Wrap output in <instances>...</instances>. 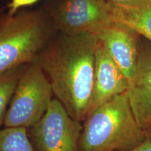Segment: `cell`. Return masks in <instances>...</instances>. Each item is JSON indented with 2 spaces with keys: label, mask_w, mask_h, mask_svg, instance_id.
Masks as SVG:
<instances>
[{
  "label": "cell",
  "mask_w": 151,
  "mask_h": 151,
  "mask_svg": "<svg viewBox=\"0 0 151 151\" xmlns=\"http://www.w3.org/2000/svg\"><path fill=\"white\" fill-rule=\"evenodd\" d=\"M97 43L92 33L56 32L33 61L48 77L55 99L81 122L91 107Z\"/></svg>",
  "instance_id": "1"
},
{
  "label": "cell",
  "mask_w": 151,
  "mask_h": 151,
  "mask_svg": "<svg viewBox=\"0 0 151 151\" xmlns=\"http://www.w3.org/2000/svg\"><path fill=\"white\" fill-rule=\"evenodd\" d=\"M82 123L79 151H129L147 134L134 116L127 92L92 109Z\"/></svg>",
  "instance_id": "2"
},
{
  "label": "cell",
  "mask_w": 151,
  "mask_h": 151,
  "mask_svg": "<svg viewBox=\"0 0 151 151\" xmlns=\"http://www.w3.org/2000/svg\"><path fill=\"white\" fill-rule=\"evenodd\" d=\"M55 29L42 7L4 14L0 21V75L32 63Z\"/></svg>",
  "instance_id": "3"
},
{
  "label": "cell",
  "mask_w": 151,
  "mask_h": 151,
  "mask_svg": "<svg viewBox=\"0 0 151 151\" xmlns=\"http://www.w3.org/2000/svg\"><path fill=\"white\" fill-rule=\"evenodd\" d=\"M54 94L48 77L35 62L24 66L4 118V127H32L44 116Z\"/></svg>",
  "instance_id": "4"
},
{
  "label": "cell",
  "mask_w": 151,
  "mask_h": 151,
  "mask_svg": "<svg viewBox=\"0 0 151 151\" xmlns=\"http://www.w3.org/2000/svg\"><path fill=\"white\" fill-rule=\"evenodd\" d=\"M42 8L56 32L94 35L113 22L107 0H45Z\"/></svg>",
  "instance_id": "5"
},
{
  "label": "cell",
  "mask_w": 151,
  "mask_h": 151,
  "mask_svg": "<svg viewBox=\"0 0 151 151\" xmlns=\"http://www.w3.org/2000/svg\"><path fill=\"white\" fill-rule=\"evenodd\" d=\"M83 123L73 119L58 99H53L39 121L27 129L37 151H79Z\"/></svg>",
  "instance_id": "6"
},
{
  "label": "cell",
  "mask_w": 151,
  "mask_h": 151,
  "mask_svg": "<svg viewBox=\"0 0 151 151\" xmlns=\"http://www.w3.org/2000/svg\"><path fill=\"white\" fill-rule=\"evenodd\" d=\"M94 35L129 81L135 72L139 55L136 33L113 21Z\"/></svg>",
  "instance_id": "7"
},
{
  "label": "cell",
  "mask_w": 151,
  "mask_h": 151,
  "mask_svg": "<svg viewBox=\"0 0 151 151\" xmlns=\"http://www.w3.org/2000/svg\"><path fill=\"white\" fill-rule=\"evenodd\" d=\"M128 87L129 81L127 77L98 41L90 111L111 98L127 92Z\"/></svg>",
  "instance_id": "8"
},
{
  "label": "cell",
  "mask_w": 151,
  "mask_h": 151,
  "mask_svg": "<svg viewBox=\"0 0 151 151\" xmlns=\"http://www.w3.org/2000/svg\"><path fill=\"white\" fill-rule=\"evenodd\" d=\"M132 112L141 127L151 131V50L139 52L127 91Z\"/></svg>",
  "instance_id": "9"
},
{
  "label": "cell",
  "mask_w": 151,
  "mask_h": 151,
  "mask_svg": "<svg viewBox=\"0 0 151 151\" xmlns=\"http://www.w3.org/2000/svg\"><path fill=\"white\" fill-rule=\"evenodd\" d=\"M108 2L113 21L129 27L151 42V4L126 6Z\"/></svg>",
  "instance_id": "10"
},
{
  "label": "cell",
  "mask_w": 151,
  "mask_h": 151,
  "mask_svg": "<svg viewBox=\"0 0 151 151\" xmlns=\"http://www.w3.org/2000/svg\"><path fill=\"white\" fill-rule=\"evenodd\" d=\"M0 151H37L30 141L27 129L2 127L0 129Z\"/></svg>",
  "instance_id": "11"
},
{
  "label": "cell",
  "mask_w": 151,
  "mask_h": 151,
  "mask_svg": "<svg viewBox=\"0 0 151 151\" xmlns=\"http://www.w3.org/2000/svg\"><path fill=\"white\" fill-rule=\"evenodd\" d=\"M24 66L0 75V129L4 127L6 111Z\"/></svg>",
  "instance_id": "12"
},
{
  "label": "cell",
  "mask_w": 151,
  "mask_h": 151,
  "mask_svg": "<svg viewBox=\"0 0 151 151\" xmlns=\"http://www.w3.org/2000/svg\"><path fill=\"white\" fill-rule=\"evenodd\" d=\"M39 1V0H11V2L7 5L8 10L6 14L9 16H14L18 12L20 9L35 4Z\"/></svg>",
  "instance_id": "13"
},
{
  "label": "cell",
  "mask_w": 151,
  "mask_h": 151,
  "mask_svg": "<svg viewBox=\"0 0 151 151\" xmlns=\"http://www.w3.org/2000/svg\"><path fill=\"white\" fill-rule=\"evenodd\" d=\"M129 151H151V131L147 132L146 138L140 144Z\"/></svg>",
  "instance_id": "14"
},
{
  "label": "cell",
  "mask_w": 151,
  "mask_h": 151,
  "mask_svg": "<svg viewBox=\"0 0 151 151\" xmlns=\"http://www.w3.org/2000/svg\"><path fill=\"white\" fill-rule=\"evenodd\" d=\"M107 1L126 6H139L151 4L149 3L147 0H107Z\"/></svg>",
  "instance_id": "15"
},
{
  "label": "cell",
  "mask_w": 151,
  "mask_h": 151,
  "mask_svg": "<svg viewBox=\"0 0 151 151\" xmlns=\"http://www.w3.org/2000/svg\"><path fill=\"white\" fill-rule=\"evenodd\" d=\"M4 15V14L3 11H1V9L0 8V21H1V18H2V17H3Z\"/></svg>",
  "instance_id": "16"
},
{
  "label": "cell",
  "mask_w": 151,
  "mask_h": 151,
  "mask_svg": "<svg viewBox=\"0 0 151 151\" xmlns=\"http://www.w3.org/2000/svg\"><path fill=\"white\" fill-rule=\"evenodd\" d=\"M147 1H148L149 3H151V0H147Z\"/></svg>",
  "instance_id": "17"
}]
</instances>
